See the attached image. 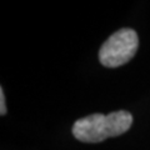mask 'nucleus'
Returning <instances> with one entry per match:
<instances>
[{"mask_svg":"<svg viewBox=\"0 0 150 150\" xmlns=\"http://www.w3.org/2000/svg\"><path fill=\"white\" fill-rule=\"evenodd\" d=\"M133 125V115L126 110L109 114H91L78 119L73 125V135L83 143H100L126 133Z\"/></svg>","mask_w":150,"mask_h":150,"instance_id":"1","label":"nucleus"},{"mask_svg":"<svg viewBox=\"0 0 150 150\" xmlns=\"http://www.w3.org/2000/svg\"><path fill=\"white\" fill-rule=\"evenodd\" d=\"M139 48V38L131 28H123L111 34L99 50V62L106 68H119L134 58Z\"/></svg>","mask_w":150,"mask_h":150,"instance_id":"2","label":"nucleus"},{"mask_svg":"<svg viewBox=\"0 0 150 150\" xmlns=\"http://www.w3.org/2000/svg\"><path fill=\"white\" fill-rule=\"evenodd\" d=\"M6 114V106H5V94L4 89L0 88V115Z\"/></svg>","mask_w":150,"mask_h":150,"instance_id":"3","label":"nucleus"}]
</instances>
